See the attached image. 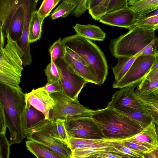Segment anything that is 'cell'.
I'll use <instances>...</instances> for the list:
<instances>
[{
  "instance_id": "obj_20",
  "label": "cell",
  "mask_w": 158,
  "mask_h": 158,
  "mask_svg": "<svg viewBox=\"0 0 158 158\" xmlns=\"http://www.w3.org/2000/svg\"><path fill=\"white\" fill-rule=\"evenodd\" d=\"M156 123L154 122L131 138L155 149H158V138Z\"/></svg>"
},
{
  "instance_id": "obj_2",
  "label": "cell",
  "mask_w": 158,
  "mask_h": 158,
  "mask_svg": "<svg viewBox=\"0 0 158 158\" xmlns=\"http://www.w3.org/2000/svg\"><path fill=\"white\" fill-rule=\"evenodd\" d=\"M0 103L9 130L10 144L21 143L25 138L21 118L26 105L25 94L20 86L0 82Z\"/></svg>"
},
{
  "instance_id": "obj_29",
  "label": "cell",
  "mask_w": 158,
  "mask_h": 158,
  "mask_svg": "<svg viewBox=\"0 0 158 158\" xmlns=\"http://www.w3.org/2000/svg\"><path fill=\"white\" fill-rule=\"evenodd\" d=\"M135 26L155 31L158 29V15H139L135 19Z\"/></svg>"
},
{
  "instance_id": "obj_46",
  "label": "cell",
  "mask_w": 158,
  "mask_h": 158,
  "mask_svg": "<svg viewBox=\"0 0 158 158\" xmlns=\"http://www.w3.org/2000/svg\"><path fill=\"white\" fill-rule=\"evenodd\" d=\"M102 0H89L88 10H91L98 5Z\"/></svg>"
},
{
  "instance_id": "obj_28",
  "label": "cell",
  "mask_w": 158,
  "mask_h": 158,
  "mask_svg": "<svg viewBox=\"0 0 158 158\" xmlns=\"http://www.w3.org/2000/svg\"><path fill=\"white\" fill-rule=\"evenodd\" d=\"M27 149L38 158H60V156L54 153L41 144L33 141L26 142Z\"/></svg>"
},
{
  "instance_id": "obj_10",
  "label": "cell",
  "mask_w": 158,
  "mask_h": 158,
  "mask_svg": "<svg viewBox=\"0 0 158 158\" xmlns=\"http://www.w3.org/2000/svg\"><path fill=\"white\" fill-rule=\"evenodd\" d=\"M156 56L141 55L138 56L124 77L119 81L114 82L113 88L120 89L135 83H140L150 71Z\"/></svg>"
},
{
  "instance_id": "obj_49",
  "label": "cell",
  "mask_w": 158,
  "mask_h": 158,
  "mask_svg": "<svg viewBox=\"0 0 158 158\" xmlns=\"http://www.w3.org/2000/svg\"><path fill=\"white\" fill-rule=\"evenodd\" d=\"M65 1L68 2L75 3L77 5L80 2L81 0H60V1Z\"/></svg>"
},
{
  "instance_id": "obj_31",
  "label": "cell",
  "mask_w": 158,
  "mask_h": 158,
  "mask_svg": "<svg viewBox=\"0 0 158 158\" xmlns=\"http://www.w3.org/2000/svg\"><path fill=\"white\" fill-rule=\"evenodd\" d=\"M77 5L74 3L62 1L59 6L51 14L50 18L52 20H55L60 17H66L72 13Z\"/></svg>"
},
{
  "instance_id": "obj_21",
  "label": "cell",
  "mask_w": 158,
  "mask_h": 158,
  "mask_svg": "<svg viewBox=\"0 0 158 158\" xmlns=\"http://www.w3.org/2000/svg\"><path fill=\"white\" fill-rule=\"evenodd\" d=\"M73 28L77 35L90 40L102 41L106 36L104 32L95 25L77 23L73 27Z\"/></svg>"
},
{
  "instance_id": "obj_41",
  "label": "cell",
  "mask_w": 158,
  "mask_h": 158,
  "mask_svg": "<svg viewBox=\"0 0 158 158\" xmlns=\"http://www.w3.org/2000/svg\"><path fill=\"white\" fill-rule=\"evenodd\" d=\"M43 87L49 94L56 92H62L60 80L48 81L46 84Z\"/></svg>"
},
{
  "instance_id": "obj_32",
  "label": "cell",
  "mask_w": 158,
  "mask_h": 158,
  "mask_svg": "<svg viewBox=\"0 0 158 158\" xmlns=\"http://www.w3.org/2000/svg\"><path fill=\"white\" fill-rule=\"evenodd\" d=\"M48 51L51 60L54 62H55V60L58 59H63L65 49L60 37L50 46Z\"/></svg>"
},
{
  "instance_id": "obj_40",
  "label": "cell",
  "mask_w": 158,
  "mask_h": 158,
  "mask_svg": "<svg viewBox=\"0 0 158 158\" xmlns=\"http://www.w3.org/2000/svg\"><path fill=\"white\" fill-rule=\"evenodd\" d=\"M128 0H110L106 9V13L128 7Z\"/></svg>"
},
{
  "instance_id": "obj_37",
  "label": "cell",
  "mask_w": 158,
  "mask_h": 158,
  "mask_svg": "<svg viewBox=\"0 0 158 158\" xmlns=\"http://www.w3.org/2000/svg\"><path fill=\"white\" fill-rule=\"evenodd\" d=\"M110 0H102L96 6L89 11V13L96 20H99L100 18L106 13V9Z\"/></svg>"
},
{
  "instance_id": "obj_3",
  "label": "cell",
  "mask_w": 158,
  "mask_h": 158,
  "mask_svg": "<svg viewBox=\"0 0 158 158\" xmlns=\"http://www.w3.org/2000/svg\"><path fill=\"white\" fill-rule=\"evenodd\" d=\"M91 117L106 139L129 138L143 129L138 123L122 112L107 106L94 110Z\"/></svg>"
},
{
  "instance_id": "obj_1",
  "label": "cell",
  "mask_w": 158,
  "mask_h": 158,
  "mask_svg": "<svg viewBox=\"0 0 158 158\" xmlns=\"http://www.w3.org/2000/svg\"><path fill=\"white\" fill-rule=\"evenodd\" d=\"M158 38L155 31L135 26L127 33L112 40L109 48L112 55L133 57L142 55L158 56Z\"/></svg>"
},
{
  "instance_id": "obj_43",
  "label": "cell",
  "mask_w": 158,
  "mask_h": 158,
  "mask_svg": "<svg viewBox=\"0 0 158 158\" xmlns=\"http://www.w3.org/2000/svg\"><path fill=\"white\" fill-rule=\"evenodd\" d=\"M91 158H123L119 155L107 151L102 152L92 155Z\"/></svg>"
},
{
  "instance_id": "obj_33",
  "label": "cell",
  "mask_w": 158,
  "mask_h": 158,
  "mask_svg": "<svg viewBox=\"0 0 158 158\" xmlns=\"http://www.w3.org/2000/svg\"><path fill=\"white\" fill-rule=\"evenodd\" d=\"M60 0H44L37 11L41 20L48 16L53 9L58 4Z\"/></svg>"
},
{
  "instance_id": "obj_17",
  "label": "cell",
  "mask_w": 158,
  "mask_h": 158,
  "mask_svg": "<svg viewBox=\"0 0 158 158\" xmlns=\"http://www.w3.org/2000/svg\"><path fill=\"white\" fill-rule=\"evenodd\" d=\"M37 10L35 5H31L27 9L26 12L24 23L22 35L17 43L23 52L22 58L23 65L24 66L29 65L32 62L30 44L28 42L29 27L32 13Z\"/></svg>"
},
{
  "instance_id": "obj_27",
  "label": "cell",
  "mask_w": 158,
  "mask_h": 158,
  "mask_svg": "<svg viewBox=\"0 0 158 158\" xmlns=\"http://www.w3.org/2000/svg\"><path fill=\"white\" fill-rule=\"evenodd\" d=\"M121 140H117L114 142V146L110 149V152L120 156L123 158H144V154L123 145L121 143Z\"/></svg>"
},
{
  "instance_id": "obj_47",
  "label": "cell",
  "mask_w": 158,
  "mask_h": 158,
  "mask_svg": "<svg viewBox=\"0 0 158 158\" xmlns=\"http://www.w3.org/2000/svg\"><path fill=\"white\" fill-rule=\"evenodd\" d=\"M4 33L0 26V52L5 46V40Z\"/></svg>"
},
{
  "instance_id": "obj_19",
  "label": "cell",
  "mask_w": 158,
  "mask_h": 158,
  "mask_svg": "<svg viewBox=\"0 0 158 158\" xmlns=\"http://www.w3.org/2000/svg\"><path fill=\"white\" fill-rule=\"evenodd\" d=\"M34 1H32L26 6L20 9L10 23L5 33H8L11 39L15 41H17L22 35L26 10Z\"/></svg>"
},
{
  "instance_id": "obj_45",
  "label": "cell",
  "mask_w": 158,
  "mask_h": 158,
  "mask_svg": "<svg viewBox=\"0 0 158 158\" xmlns=\"http://www.w3.org/2000/svg\"><path fill=\"white\" fill-rule=\"evenodd\" d=\"M158 149H154L150 152L145 154L144 157L145 158H158Z\"/></svg>"
},
{
  "instance_id": "obj_26",
  "label": "cell",
  "mask_w": 158,
  "mask_h": 158,
  "mask_svg": "<svg viewBox=\"0 0 158 158\" xmlns=\"http://www.w3.org/2000/svg\"><path fill=\"white\" fill-rule=\"evenodd\" d=\"M43 22L37 10L33 11L29 27L28 42L30 44L37 41L41 37Z\"/></svg>"
},
{
  "instance_id": "obj_38",
  "label": "cell",
  "mask_w": 158,
  "mask_h": 158,
  "mask_svg": "<svg viewBox=\"0 0 158 158\" xmlns=\"http://www.w3.org/2000/svg\"><path fill=\"white\" fill-rule=\"evenodd\" d=\"M5 134H0V158H9L10 156V144Z\"/></svg>"
},
{
  "instance_id": "obj_50",
  "label": "cell",
  "mask_w": 158,
  "mask_h": 158,
  "mask_svg": "<svg viewBox=\"0 0 158 158\" xmlns=\"http://www.w3.org/2000/svg\"><path fill=\"white\" fill-rule=\"evenodd\" d=\"M36 2H37L39 0H34Z\"/></svg>"
},
{
  "instance_id": "obj_12",
  "label": "cell",
  "mask_w": 158,
  "mask_h": 158,
  "mask_svg": "<svg viewBox=\"0 0 158 158\" xmlns=\"http://www.w3.org/2000/svg\"><path fill=\"white\" fill-rule=\"evenodd\" d=\"M138 16L128 6L106 13L99 21L107 25L124 27L130 30L135 27V21Z\"/></svg>"
},
{
  "instance_id": "obj_4",
  "label": "cell",
  "mask_w": 158,
  "mask_h": 158,
  "mask_svg": "<svg viewBox=\"0 0 158 158\" xmlns=\"http://www.w3.org/2000/svg\"><path fill=\"white\" fill-rule=\"evenodd\" d=\"M64 46L71 49L88 64L96 77L98 85H102L106 80L108 67L102 51L90 40L77 34L61 40Z\"/></svg>"
},
{
  "instance_id": "obj_39",
  "label": "cell",
  "mask_w": 158,
  "mask_h": 158,
  "mask_svg": "<svg viewBox=\"0 0 158 158\" xmlns=\"http://www.w3.org/2000/svg\"><path fill=\"white\" fill-rule=\"evenodd\" d=\"M44 71L48 81L60 80L57 68L55 62L52 60H51V62L48 65Z\"/></svg>"
},
{
  "instance_id": "obj_7",
  "label": "cell",
  "mask_w": 158,
  "mask_h": 158,
  "mask_svg": "<svg viewBox=\"0 0 158 158\" xmlns=\"http://www.w3.org/2000/svg\"><path fill=\"white\" fill-rule=\"evenodd\" d=\"M53 99L54 104L50 111L49 119H65L67 118L89 116L94 110L81 105L78 101L73 100L62 92L50 94Z\"/></svg>"
},
{
  "instance_id": "obj_9",
  "label": "cell",
  "mask_w": 158,
  "mask_h": 158,
  "mask_svg": "<svg viewBox=\"0 0 158 158\" xmlns=\"http://www.w3.org/2000/svg\"><path fill=\"white\" fill-rule=\"evenodd\" d=\"M64 123L69 138L106 139L91 116L67 118L65 119Z\"/></svg>"
},
{
  "instance_id": "obj_11",
  "label": "cell",
  "mask_w": 158,
  "mask_h": 158,
  "mask_svg": "<svg viewBox=\"0 0 158 158\" xmlns=\"http://www.w3.org/2000/svg\"><path fill=\"white\" fill-rule=\"evenodd\" d=\"M140 83H135L121 88L115 92L107 106L121 112L136 111L149 113L140 102L135 93V87L138 86Z\"/></svg>"
},
{
  "instance_id": "obj_14",
  "label": "cell",
  "mask_w": 158,
  "mask_h": 158,
  "mask_svg": "<svg viewBox=\"0 0 158 158\" xmlns=\"http://www.w3.org/2000/svg\"><path fill=\"white\" fill-rule=\"evenodd\" d=\"M63 58L67 64L77 74L88 82L98 85V81L87 64L73 50L64 47Z\"/></svg>"
},
{
  "instance_id": "obj_30",
  "label": "cell",
  "mask_w": 158,
  "mask_h": 158,
  "mask_svg": "<svg viewBox=\"0 0 158 158\" xmlns=\"http://www.w3.org/2000/svg\"><path fill=\"white\" fill-rule=\"evenodd\" d=\"M121 112L138 123L143 129L149 125L152 122L155 123L152 117L148 113L136 111Z\"/></svg>"
},
{
  "instance_id": "obj_13",
  "label": "cell",
  "mask_w": 158,
  "mask_h": 158,
  "mask_svg": "<svg viewBox=\"0 0 158 158\" xmlns=\"http://www.w3.org/2000/svg\"><path fill=\"white\" fill-rule=\"evenodd\" d=\"M26 103L42 112L46 119H49L50 111L54 104L53 98L43 87L33 89L25 94Z\"/></svg>"
},
{
  "instance_id": "obj_6",
  "label": "cell",
  "mask_w": 158,
  "mask_h": 158,
  "mask_svg": "<svg viewBox=\"0 0 158 158\" xmlns=\"http://www.w3.org/2000/svg\"><path fill=\"white\" fill-rule=\"evenodd\" d=\"M28 140L35 141L64 158H73L72 150L60 139L53 120L48 119L27 136Z\"/></svg>"
},
{
  "instance_id": "obj_5",
  "label": "cell",
  "mask_w": 158,
  "mask_h": 158,
  "mask_svg": "<svg viewBox=\"0 0 158 158\" xmlns=\"http://www.w3.org/2000/svg\"><path fill=\"white\" fill-rule=\"evenodd\" d=\"M6 43L0 52V82L19 87L23 70V52L7 33Z\"/></svg>"
},
{
  "instance_id": "obj_24",
  "label": "cell",
  "mask_w": 158,
  "mask_h": 158,
  "mask_svg": "<svg viewBox=\"0 0 158 158\" xmlns=\"http://www.w3.org/2000/svg\"><path fill=\"white\" fill-rule=\"evenodd\" d=\"M128 6L138 15H147L158 9V0H128Z\"/></svg>"
},
{
  "instance_id": "obj_8",
  "label": "cell",
  "mask_w": 158,
  "mask_h": 158,
  "mask_svg": "<svg viewBox=\"0 0 158 158\" xmlns=\"http://www.w3.org/2000/svg\"><path fill=\"white\" fill-rule=\"evenodd\" d=\"M55 63L59 74L62 92L71 99L78 101L79 94L88 82L76 73L64 59H58Z\"/></svg>"
},
{
  "instance_id": "obj_44",
  "label": "cell",
  "mask_w": 158,
  "mask_h": 158,
  "mask_svg": "<svg viewBox=\"0 0 158 158\" xmlns=\"http://www.w3.org/2000/svg\"><path fill=\"white\" fill-rule=\"evenodd\" d=\"M7 127L4 112L0 103V134L6 133Z\"/></svg>"
},
{
  "instance_id": "obj_16",
  "label": "cell",
  "mask_w": 158,
  "mask_h": 158,
  "mask_svg": "<svg viewBox=\"0 0 158 158\" xmlns=\"http://www.w3.org/2000/svg\"><path fill=\"white\" fill-rule=\"evenodd\" d=\"M31 0H0V26L4 33L19 9Z\"/></svg>"
},
{
  "instance_id": "obj_48",
  "label": "cell",
  "mask_w": 158,
  "mask_h": 158,
  "mask_svg": "<svg viewBox=\"0 0 158 158\" xmlns=\"http://www.w3.org/2000/svg\"><path fill=\"white\" fill-rule=\"evenodd\" d=\"M158 69V56L156 57L155 61L153 63L150 70Z\"/></svg>"
},
{
  "instance_id": "obj_42",
  "label": "cell",
  "mask_w": 158,
  "mask_h": 158,
  "mask_svg": "<svg viewBox=\"0 0 158 158\" xmlns=\"http://www.w3.org/2000/svg\"><path fill=\"white\" fill-rule=\"evenodd\" d=\"M88 1L81 0L76 9L72 11V14L77 18L80 17L87 10H88Z\"/></svg>"
},
{
  "instance_id": "obj_36",
  "label": "cell",
  "mask_w": 158,
  "mask_h": 158,
  "mask_svg": "<svg viewBox=\"0 0 158 158\" xmlns=\"http://www.w3.org/2000/svg\"><path fill=\"white\" fill-rule=\"evenodd\" d=\"M120 141L123 145L141 152L144 154L155 149L135 140L131 137L121 140Z\"/></svg>"
},
{
  "instance_id": "obj_34",
  "label": "cell",
  "mask_w": 158,
  "mask_h": 158,
  "mask_svg": "<svg viewBox=\"0 0 158 158\" xmlns=\"http://www.w3.org/2000/svg\"><path fill=\"white\" fill-rule=\"evenodd\" d=\"M53 120L59 137L61 140L70 148L69 137L65 128V120L57 118Z\"/></svg>"
},
{
  "instance_id": "obj_35",
  "label": "cell",
  "mask_w": 158,
  "mask_h": 158,
  "mask_svg": "<svg viewBox=\"0 0 158 158\" xmlns=\"http://www.w3.org/2000/svg\"><path fill=\"white\" fill-rule=\"evenodd\" d=\"M102 139H91L69 137L70 148L72 151L77 148H83L93 146Z\"/></svg>"
},
{
  "instance_id": "obj_23",
  "label": "cell",
  "mask_w": 158,
  "mask_h": 158,
  "mask_svg": "<svg viewBox=\"0 0 158 158\" xmlns=\"http://www.w3.org/2000/svg\"><path fill=\"white\" fill-rule=\"evenodd\" d=\"M136 88L145 95L158 93V69L150 70Z\"/></svg>"
},
{
  "instance_id": "obj_18",
  "label": "cell",
  "mask_w": 158,
  "mask_h": 158,
  "mask_svg": "<svg viewBox=\"0 0 158 158\" xmlns=\"http://www.w3.org/2000/svg\"><path fill=\"white\" fill-rule=\"evenodd\" d=\"M118 139H102L96 144L86 148H77L72 150L73 158H91L97 153L107 151L114 146V142Z\"/></svg>"
},
{
  "instance_id": "obj_25",
  "label": "cell",
  "mask_w": 158,
  "mask_h": 158,
  "mask_svg": "<svg viewBox=\"0 0 158 158\" xmlns=\"http://www.w3.org/2000/svg\"><path fill=\"white\" fill-rule=\"evenodd\" d=\"M141 53H139L135 56L128 57L119 56L116 65L112 67L113 73L114 75L115 81H119L127 72L136 57Z\"/></svg>"
},
{
  "instance_id": "obj_22",
  "label": "cell",
  "mask_w": 158,
  "mask_h": 158,
  "mask_svg": "<svg viewBox=\"0 0 158 158\" xmlns=\"http://www.w3.org/2000/svg\"><path fill=\"white\" fill-rule=\"evenodd\" d=\"M135 93L139 101L152 117L155 123L158 122V93L143 95L136 88Z\"/></svg>"
},
{
  "instance_id": "obj_15",
  "label": "cell",
  "mask_w": 158,
  "mask_h": 158,
  "mask_svg": "<svg viewBox=\"0 0 158 158\" xmlns=\"http://www.w3.org/2000/svg\"><path fill=\"white\" fill-rule=\"evenodd\" d=\"M47 120L42 112L26 103L21 118L22 129L23 136L25 138Z\"/></svg>"
}]
</instances>
